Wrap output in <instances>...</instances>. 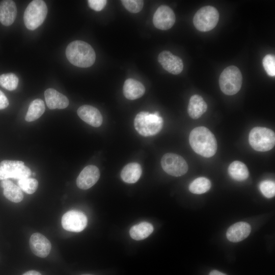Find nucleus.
<instances>
[{
    "label": "nucleus",
    "instance_id": "31",
    "mask_svg": "<svg viewBox=\"0 0 275 275\" xmlns=\"http://www.w3.org/2000/svg\"><path fill=\"white\" fill-rule=\"evenodd\" d=\"M263 67L267 73L270 76H275V58L272 54L266 55L262 61Z\"/></svg>",
    "mask_w": 275,
    "mask_h": 275
},
{
    "label": "nucleus",
    "instance_id": "34",
    "mask_svg": "<svg viewBox=\"0 0 275 275\" xmlns=\"http://www.w3.org/2000/svg\"><path fill=\"white\" fill-rule=\"evenodd\" d=\"M22 275H41L40 272L35 270H30L25 272Z\"/></svg>",
    "mask_w": 275,
    "mask_h": 275
},
{
    "label": "nucleus",
    "instance_id": "1",
    "mask_svg": "<svg viewBox=\"0 0 275 275\" xmlns=\"http://www.w3.org/2000/svg\"><path fill=\"white\" fill-rule=\"evenodd\" d=\"M189 141L194 151L203 157H210L216 152V139L205 127L200 126L193 129L190 133Z\"/></svg>",
    "mask_w": 275,
    "mask_h": 275
},
{
    "label": "nucleus",
    "instance_id": "18",
    "mask_svg": "<svg viewBox=\"0 0 275 275\" xmlns=\"http://www.w3.org/2000/svg\"><path fill=\"white\" fill-rule=\"evenodd\" d=\"M17 15V8L14 1L5 0L0 2V22L5 26L11 25Z\"/></svg>",
    "mask_w": 275,
    "mask_h": 275
},
{
    "label": "nucleus",
    "instance_id": "23",
    "mask_svg": "<svg viewBox=\"0 0 275 275\" xmlns=\"http://www.w3.org/2000/svg\"><path fill=\"white\" fill-rule=\"evenodd\" d=\"M153 226L148 222H142L132 226L129 234L131 237L136 240H140L148 237L153 232Z\"/></svg>",
    "mask_w": 275,
    "mask_h": 275
},
{
    "label": "nucleus",
    "instance_id": "22",
    "mask_svg": "<svg viewBox=\"0 0 275 275\" xmlns=\"http://www.w3.org/2000/svg\"><path fill=\"white\" fill-rule=\"evenodd\" d=\"M142 173L140 164L137 162H131L126 164L123 168L121 172V177L126 183H134L139 179Z\"/></svg>",
    "mask_w": 275,
    "mask_h": 275
},
{
    "label": "nucleus",
    "instance_id": "3",
    "mask_svg": "<svg viewBox=\"0 0 275 275\" xmlns=\"http://www.w3.org/2000/svg\"><path fill=\"white\" fill-rule=\"evenodd\" d=\"M163 119L159 113H149L141 112L134 120V126L138 132L143 136H150L157 134L162 129Z\"/></svg>",
    "mask_w": 275,
    "mask_h": 275
},
{
    "label": "nucleus",
    "instance_id": "10",
    "mask_svg": "<svg viewBox=\"0 0 275 275\" xmlns=\"http://www.w3.org/2000/svg\"><path fill=\"white\" fill-rule=\"evenodd\" d=\"M87 217L81 211L70 210L65 213L62 217L63 228L68 231L79 232L86 227Z\"/></svg>",
    "mask_w": 275,
    "mask_h": 275
},
{
    "label": "nucleus",
    "instance_id": "11",
    "mask_svg": "<svg viewBox=\"0 0 275 275\" xmlns=\"http://www.w3.org/2000/svg\"><path fill=\"white\" fill-rule=\"evenodd\" d=\"M175 15L173 11L165 5L159 6L156 10L153 17L154 26L161 30L171 28L175 22Z\"/></svg>",
    "mask_w": 275,
    "mask_h": 275
},
{
    "label": "nucleus",
    "instance_id": "5",
    "mask_svg": "<svg viewBox=\"0 0 275 275\" xmlns=\"http://www.w3.org/2000/svg\"><path fill=\"white\" fill-rule=\"evenodd\" d=\"M242 77L240 70L235 66L226 68L219 78V85L221 91L226 95H233L240 90Z\"/></svg>",
    "mask_w": 275,
    "mask_h": 275
},
{
    "label": "nucleus",
    "instance_id": "25",
    "mask_svg": "<svg viewBox=\"0 0 275 275\" xmlns=\"http://www.w3.org/2000/svg\"><path fill=\"white\" fill-rule=\"evenodd\" d=\"M45 105L41 99L34 100L30 104L25 119L27 122H32L39 118L45 111Z\"/></svg>",
    "mask_w": 275,
    "mask_h": 275
},
{
    "label": "nucleus",
    "instance_id": "36",
    "mask_svg": "<svg viewBox=\"0 0 275 275\" xmlns=\"http://www.w3.org/2000/svg\"><path fill=\"white\" fill-rule=\"evenodd\" d=\"M82 275H92V274H82Z\"/></svg>",
    "mask_w": 275,
    "mask_h": 275
},
{
    "label": "nucleus",
    "instance_id": "27",
    "mask_svg": "<svg viewBox=\"0 0 275 275\" xmlns=\"http://www.w3.org/2000/svg\"><path fill=\"white\" fill-rule=\"evenodd\" d=\"M18 77L13 73H8L0 75V85L8 90H15L18 86Z\"/></svg>",
    "mask_w": 275,
    "mask_h": 275
},
{
    "label": "nucleus",
    "instance_id": "33",
    "mask_svg": "<svg viewBox=\"0 0 275 275\" xmlns=\"http://www.w3.org/2000/svg\"><path fill=\"white\" fill-rule=\"evenodd\" d=\"M9 105V101L5 94L0 90V109L6 108Z\"/></svg>",
    "mask_w": 275,
    "mask_h": 275
},
{
    "label": "nucleus",
    "instance_id": "26",
    "mask_svg": "<svg viewBox=\"0 0 275 275\" xmlns=\"http://www.w3.org/2000/svg\"><path fill=\"white\" fill-rule=\"evenodd\" d=\"M211 186V182L208 179L205 177H199L190 183L189 190L195 194H202L209 190Z\"/></svg>",
    "mask_w": 275,
    "mask_h": 275
},
{
    "label": "nucleus",
    "instance_id": "35",
    "mask_svg": "<svg viewBox=\"0 0 275 275\" xmlns=\"http://www.w3.org/2000/svg\"><path fill=\"white\" fill-rule=\"evenodd\" d=\"M209 275H226V274L218 270H213L209 273Z\"/></svg>",
    "mask_w": 275,
    "mask_h": 275
},
{
    "label": "nucleus",
    "instance_id": "7",
    "mask_svg": "<svg viewBox=\"0 0 275 275\" xmlns=\"http://www.w3.org/2000/svg\"><path fill=\"white\" fill-rule=\"evenodd\" d=\"M219 20V13L214 7H202L195 14L193 23L195 28L201 32H207L214 28Z\"/></svg>",
    "mask_w": 275,
    "mask_h": 275
},
{
    "label": "nucleus",
    "instance_id": "28",
    "mask_svg": "<svg viewBox=\"0 0 275 275\" xmlns=\"http://www.w3.org/2000/svg\"><path fill=\"white\" fill-rule=\"evenodd\" d=\"M17 184L22 190L28 194L34 193L38 186V181L29 177L18 180Z\"/></svg>",
    "mask_w": 275,
    "mask_h": 275
},
{
    "label": "nucleus",
    "instance_id": "30",
    "mask_svg": "<svg viewBox=\"0 0 275 275\" xmlns=\"http://www.w3.org/2000/svg\"><path fill=\"white\" fill-rule=\"evenodd\" d=\"M121 3L128 11L133 13L141 11L144 5L143 1L141 0H122Z\"/></svg>",
    "mask_w": 275,
    "mask_h": 275
},
{
    "label": "nucleus",
    "instance_id": "2",
    "mask_svg": "<svg viewBox=\"0 0 275 275\" xmlns=\"http://www.w3.org/2000/svg\"><path fill=\"white\" fill-rule=\"evenodd\" d=\"M66 55L70 63L81 68L91 66L96 59V54L92 47L80 40L70 43L66 48Z\"/></svg>",
    "mask_w": 275,
    "mask_h": 275
},
{
    "label": "nucleus",
    "instance_id": "14",
    "mask_svg": "<svg viewBox=\"0 0 275 275\" xmlns=\"http://www.w3.org/2000/svg\"><path fill=\"white\" fill-rule=\"evenodd\" d=\"M29 243L32 252L41 258L47 257L51 250V245L49 240L39 233L32 235Z\"/></svg>",
    "mask_w": 275,
    "mask_h": 275
},
{
    "label": "nucleus",
    "instance_id": "16",
    "mask_svg": "<svg viewBox=\"0 0 275 275\" xmlns=\"http://www.w3.org/2000/svg\"><path fill=\"white\" fill-rule=\"evenodd\" d=\"M251 227L248 223L240 222L234 224L228 229L227 239L232 242H238L246 238L250 234Z\"/></svg>",
    "mask_w": 275,
    "mask_h": 275
},
{
    "label": "nucleus",
    "instance_id": "15",
    "mask_svg": "<svg viewBox=\"0 0 275 275\" xmlns=\"http://www.w3.org/2000/svg\"><path fill=\"white\" fill-rule=\"evenodd\" d=\"M77 113L81 120L93 127H98L102 124V115L99 111L94 106L83 105L78 108Z\"/></svg>",
    "mask_w": 275,
    "mask_h": 275
},
{
    "label": "nucleus",
    "instance_id": "29",
    "mask_svg": "<svg viewBox=\"0 0 275 275\" xmlns=\"http://www.w3.org/2000/svg\"><path fill=\"white\" fill-rule=\"evenodd\" d=\"M260 189L262 194L267 198H271L275 195V183L271 180H266L260 184Z\"/></svg>",
    "mask_w": 275,
    "mask_h": 275
},
{
    "label": "nucleus",
    "instance_id": "21",
    "mask_svg": "<svg viewBox=\"0 0 275 275\" xmlns=\"http://www.w3.org/2000/svg\"><path fill=\"white\" fill-rule=\"evenodd\" d=\"M1 186L4 188L5 197L11 202L18 203L23 198V194L20 187L8 179L2 180Z\"/></svg>",
    "mask_w": 275,
    "mask_h": 275
},
{
    "label": "nucleus",
    "instance_id": "4",
    "mask_svg": "<svg viewBox=\"0 0 275 275\" xmlns=\"http://www.w3.org/2000/svg\"><path fill=\"white\" fill-rule=\"evenodd\" d=\"M47 13V7L44 1H32L24 13L23 21L25 26L30 30H35L43 23Z\"/></svg>",
    "mask_w": 275,
    "mask_h": 275
},
{
    "label": "nucleus",
    "instance_id": "20",
    "mask_svg": "<svg viewBox=\"0 0 275 275\" xmlns=\"http://www.w3.org/2000/svg\"><path fill=\"white\" fill-rule=\"evenodd\" d=\"M207 109V105L200 95H193L189 101L187 112L189 116L194 119L199 118Z\"/></svg>",
    "mask_w": 275,
    "mask_h": 275
},
{
    "label": "nucleus",
    "instance_id": "8",
    "mask_svg": "<svg viewBox=\"0 0 275 275\" xmlns=\"http://www.w3.org/2000/svg\"><path fill=\"white\" fill-rule=\"evenodd\" d=\"M31 174L30 169L23 161L4 160L0 162V180L9 178L19 180L28 178Z\"/></svg>",
    "mask_w": 275,
    "mask_h": 275
},
{
    "label": "nucleus",
    "instance_id": "17",
    "mask_svg": "<svg viewBox=\"0 0 275 275\" xmlns=\"http://www.w3.org/2000/svg\"><path fill=\"white\" fill-rule=\"evenodd\" d=\"M44 97L48 107L51 109H64L69 104L67 97L52 88L45 90Z\"/></svg>",
    "mask_w": 275,
    "mask_h": 275
},
{
    "label": "nucleus",
    "instance_id": "19",
    "mask_svg": "<svg viewBox=\"0 0 275 275\" xmlns=\"http://www.w3.org/2000/svg\"><path fill=\"white\" fill-rule=\"evenodd\" d=\"M144 86L139 81L132 78L126 79L124 84L123 92L124 96L129 100H135L145 93Z\"/></svg>",
    "mask_w": 275,
    "mask_h": 275
},
{
    "label": "nucleus",
    "instance_id": "32",
    "mask_svg": "<svg viewBox=\"0 0 275 275\" xmlns=\"http://www.w3.org/2000/svg\"><path fill=\"white\" fill-rule=\"evenodd\" d=\"M107 1L106 0H89L88 3L89 7L96 11L102 10L105 7Z\"/></svg>",
    "mask_w": 275,
    "mask_h": 275
},
{
    "label": "nucleus",
    "instance_id": "24",
    "mask_svg": "<svg viewBox=\"0 0 275 275\" xmlns=\"http://www.w3.org/2000/svg\"><path fill=\"white\" fill-rule=\"evenodd\" d=\"M229 175L237 181H243L249 176V172L244 163L239 161L232 162L228 168Z\"/></svg>",
    "mask_w": 275,
    "mask_h": 275
},
{
    "label": "nucleus",
    "instance_id": "13",
    "mask_svg": "<svg viewBox=\"0 0 275 275\" xmlns=\"http://www.w3.org/2000/svg\"><path fill=\"white\" fill-rule=\"evenodd\" d=\"M100 177V172L95 166L86 167L76 179V185L81 189H87L93 186Z\"/></svg>",
    "mask_w": 275,
    "mask_h": 275
},
{
    "label": "nucleus",
    "instance_id": "12",
    "mask_svg": "<svg viewBox=\"0 0 275 275\" xmlns=\"http://www.w3.org/2000/svg\"><path fill=\"white\" fill-rule=\"evenodd\" d=\"M158 61L164 70L173 74H178L183 70L182 60L169 51L161 52L158 55Z\"/></svg>",
    "mask_w": 275,
    "mask_h": 275
},
{
    "label": "nucleus",
    "instance_id": "9",
    "mask_svg": "<svg viewBox=\"0 0 275 275\" xmlns=\"http://www.w3.org/2000/svg\"><path fill=\"white\" fill-rule=\"evenodd\" d=\"M161 165L167 174L175 177L184 175L188 170L185 160L182 156L172 153H166L163 155Z\"/></svg>",
    "mask_w": 275,
    "mask_h": 275
},
{
    "label": "nucleus",
    "instance_id": "6",
    "mask_svg": "<svg viewBox=\"0 0 275 275\" xmlns=\"http://www.w3.org/2000/svg\"><path fill=\"white\" fill-rule=\"evenodd\" d=\"M249 140L251 147L255 150L265 152L273 148L275 144V134L270 129L256 127L249 133Z\"/></svg>",
    "mask_w": 275,
    "mask_h": 275
}]
</instances>
